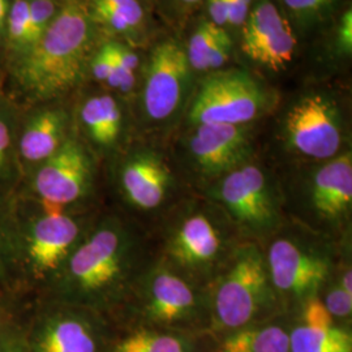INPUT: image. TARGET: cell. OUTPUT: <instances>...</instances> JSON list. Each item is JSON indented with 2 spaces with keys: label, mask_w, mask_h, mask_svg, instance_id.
Listing matches in <instances>:
<instances>
[{
  "label": "cell",
  "mask_w": 352,
  "mask_h": 352,
  "mask_svg": "<svg viewBox=\"0 0 352 352\" xmlns=\"http://www.w3.org/2000/svg\"><path fill=\"white\" fill-rule=\"evenodd\" d=\"M154 257L155 245L144 225L113 206H103L41 298L88 308L115 324L136 280Z\"/></svg>",
  "instance_id": "cell-1"
},
{
  "label": "cell",
  "mask_w": 352,
  "mask_h": 352,
  "mask_svg": "<svg viewBox=\"0 0 352 352\" xmlns=\"http://www.w3.org/2000/svg\"><path fill=\"white\" fill-rule=\"evenodd\" d=\"M162 221L157 257L205 289L244 241L226 214L199 193L186 195Z\"/></svg>",
  "instance_id": "cell-2"
},
{
  "label": "cell",
  "mask_w": 352,
  "mask_h": 352,
  "mask_svg": "<svg viewBox=\"0 0 352 352\" xmlns=\"http://www.w3.org/2000/svg\"><path fill=\"white\" fill-rule=\"evenodd\" d=\"M91 38L88 8L77 0L68 1L43 37L17 56L13 77L28 104L60 101L80 84Z\"/></svg>",
  "instance_id": "cell-3"
},
{
  "label": "cell",
  "mask_w": 352,
  "mask_h": 352,
  "mask_svg": "<svg viewBox=\"0 0 352 352\" xmlns=\"http://www.w3.org/2000/svg\"><path fill=\"white\" fill-rule=\"evenodd\" d=\"M17 251L12 298L19 304L43 296L84 239L102 208L50 213L14 195Z\"/></svg>",
  "instance_id": "cell-4"
},
{
  "label": "cell",
  "mask_w": 352,
  "mask_h": 352,
  "mask_svg": "<svg viewBox=\"0 0 352 352\" xmlns=\"http://www.w3.org/2000/svg\"><path fill=\"white\" fill-rule=\"evenodd\" d=\"M209 291L192 283L157 254L142 272L115 325L209 334Z\"/></svg>",
  "instance_id": "cell-5"
},
{
  "label": "cell",
  "mask_w": 352,
  "mask_h": 352,
  "mask_svg": "<svg viewBox=\"0 0 352 352\" xmlns=\"http://www.w3.org/2000/svg\"><path fill=\"white\" fill-rule=\"evenodd\" d=\"M208 291L210 336L221 337L287 314L269 276L264 248L256 241L240 243Z\"/></svg>",
  "instance_id": "cell-6"
},
{
  "label": "cell",
  "mask_w": 352,
  "mask_h": 352,
  "mask_svg": "<svg viewBox=\"0 0 352 352\" xmlns=\"http://www.w3.org/2000/svg\"><path fill=\"white\" fill-rule=\"evenodd\" d=\"M346 244L291 221L263 244L269 276L285 312L294 314L320 295L334 274Z\"/></svg>",
  "instance_id": "cell-7"
},
{
  "label": "cell",
  "mask_w": 352,
  "mask_h": 352,
  "mask_svg": "<svg viewBox=\"0 0 352 352\" xmlns=\"http://www.w3.org/2000/svg\"><path fill=\"white\" fill-rule=\"evenodd\" d=\"M101 162L74 133L63 146L23 177L14 195L50 213L87 212L102 201Z\"/></svg>",
  "instance_id": "cell-8"
},
{
  "label": "cell",
  "mask_w": 352,
  "mask_h": 352,
  "mask_svg": "<svg viewBox=\"0 0 352 352\" xmlns=\"http://www.w3.org/2000/svg\"><path fill=\"white\" fill-rule=\"evenodd\" d=\"M287 218L337 243L351 234L352 154L317 162L311 170L282 186Z\"/></svg>",
  "instance_id": "cell-9"
},
{
  "label": "cell",
  "mask_w": 352,
  "mask_h": 352,
  "mask_svg": "<svg viewBox=\"0 0 352 352\" xmlns=\"http://www.w3.org/2000/svg\"><path fill=\"white\" fill-rule=\"evenodd\" d=\"M215 204L244 240L264 244L289 221L282 184L253 160L197 190Z\"/></svg>",
  "instance_id": "cell-10"
},
{
  "label": "cell",
  "mask_w": 352,
  "mask_h": 352,
  "mask_svg": "<svg viewBox=\"0 0 352 352\" xmlns=\"http://www.w3.org/2000/svg\"><path fill=\"white\" fill-rule=\"evenodd\" d=\"M30 352H111L119 329L88 308L38 298L17 308Z\"/></svg>",
  "instance_id": "cell-11"
},
{
  "label": "cell",
  "mask_w": 352,
  "mask_h": 352,
  "mask_svg": "<svg viewBox=\"0 0 352 352\" xmlns=\"http://www.w3.org/2000/svg\"><path fill=\"white\" fill-rule=\"evenodd\" d=\"M106 168L104 190L111 195L113 208L139 222L146 217L164 218L186 196L160 151L140 148L118 154Z\"/></svg>",
  "instance_id": "cell-12"
},
{
  "label": "cell",
  "mask_w": 352,
  "mask_h": 352,
  "mask_svg": "<svg viewBox=\"0 0 352 352\" xmlns=\"http://www.w3.org/2000/svg\"><path fill=\"white\" fill-rule=\"evenodd\" d=\"M270 102L263 85L243 69L206 76L196 90L188 111L189 126H247L264 115Z\"/></svg>",
  "instance_id": "cell-13"
},
{
  "label": "cell",
  "mask_w": 352,
  "mask_h": 352,
  "mask_svg": "<svg viewBox=\"0 0 352 352\" xmlns=\"http://www.w3.org/2000/svg\"><path fill=\"white\" fill-rule=\"evenodd\" d=\"M186 153L197 192L240 164L253 160L252 126H192V132L186 139Z\"/></svg>",
  "instance_id": "cell-14"
},
{
  "label": "cell",
  "mask_w": 352,
  "mask_h": 352,
  "mask_svg": "<svg viewBox=\"0 0 352 352\" xmlns=\"http://www.w3.org/2000/svg\"><path fill=\"white\" fill-rule=\"evenodd\" d=\"M283 124L289 149L305 160L324 162L344 151L340 109L327 96L302 97L291 106Z\"/></svg>",
  "instance_id": "cell-15"
},
{
  "label": "cell",
  "mask_w": 352,
  "mask_h": 352,
  "mask_svg": "<svg viewBox=\"0 0 352 352\" xmlns=\"http://www.w3.org/2000/svg\"><path fill=\"white\" fill-rule=\"evenodd\" d=\"M190 65L186 50L174 41L160 43L146 68L142 89V113L155 126L173 122L188 98Z\"/></svg>",
  "instance_id": "cell-16"
},
{
  "label": "cell",
  "mask_w": 352,
  "mask_h": 352,
  "mask_svg": "<svg viewBox=\"0 0 352 352\" xmlns=\"http://www.w3.org/2000/svg\"><path fill=\"white\" fill-rule=\"evenodd\" d=\"M74 133V113L62 102H39L21 107L17 158L23 177L47 161Z\"/></svg>",
  "instance_id": "cell-17"
},
{
  "label": "cell",
  "mask_w": 352,
  "mask_h": 352,
  "mask_svg": "<svg viewBox=\"0 0 352 352\" xmlns=\"http://www.w3.org/2000/svg\"><path fill=\"white\" fill-rule=\"evenodd\" d=\"M243 25L241 47L253 62L273 71L291 63L298 41L289 21L272 1L261 0Z\"/></svg>",
  "instance_id": "cell-18"
},
{
  "label": "cell",
  "mask_w": 352,
  "mask_h": 352,
  "mask_svg": "<svg viewBox=\"0 0 352 352\" xmlns=\"http://www.w3.org/2000/svg\"><path fill=\"white\" fill-rule=\"evenodd\" d=\"M76 135L98 161L110 162L120 154L126 131L122 103L111 94H93L78 104L74 113Z\"/></svg>",
  "instance_id": "cell-19"
},
{
  "label": "cell",
  "mask_w": 352,
  "mask_h": 352,
  "mask_svg": "<svg viewBox=\"0 0 352 352\" xmlns=\"http://www.w3.org/2000/svg\"><path fill=\"white\" fill-rule=\"evenodd\" d=\"M291 315L289 352H352L350 329L330 317L318 296Z\"/></svg>",
  "instance_id": "cell-20"
},
{
  "label": "cell",
  "mask_w": 352,
  "mask_h": 352,
  "mask_svg": "<svg viewBox=\"0 0 352 352\" xmlns=\"http://www.w3.org/2000/svg\"><path fill=\"white\" fill-rule=\"evenodd\" d=\"M291 314L221 336L212 352H289Z\"/></svg>",
  "instance_id": "cell-21"
},
{
  "label": "cell",
  "mask_w": 352,
  "mask_h": 352,
  "mask_svg": "<svg viewBox=\"0 0 352 352\" xmlns=\"http://www.w3.org/2000/svg\"><path fill=\"white\" fill-rule=\"evenodd\" d=\"M204 334L136 327L119 331L111 352H202Z\"/></svg>",
  "instance_id": "cell-22"
},
{
  "label": "cell",
  "mask_w": 352,
  "mask_h": 352,
  "mask_svg": "<svg viewBox=\"0 0 352 352\" xmlns=\"http://www.w3.org/2000/svg\"><path fill=\"white\" fill-rule=\"evenodd\" d=\"M21 106L0 94V193H14L23 174L17 158V128Z\"/></svg>",
  "instance_id": "cell-23"
},
{
  "label": "cell",
  "mask_w": 352,
  "mask_h": 352,
  "mask_svg": "<svg viewBox=\"0 0 352 352\" xmlns=\"http://www.w3.org/2000/svg\"><path fill=\"white\" fill-rule=\"evenodd\" d=\"M17 227L14 193H0V298L13 299Z\"/></svg>",
  "instance_id": "cell-24"
},
{
  "label": "cell",
  "mask_w": 352,
  "mask_h": 352,
  "mask_svg": "<svg viewBox=\"0 0 352 352\" xmlns=\"http://www.w3.org/2000/svg\"><path fill=\"white\" fill-rule=\"evenodd\" d=\"M90 19L118 34L131 36L144 23V11L138 0H90Z\"/></svg>",
  "instance_id": "cell-25"
},
{
  "label": "cell",
  "mask_w": 352,
  "mask_h": 352,
  "mask_svg": "<svg viewBox=\"0 0 352 352\" xmlns=\"http://www.w3.org/2000/svg\"><path fill=\"white\" fill-rule=\"evenodd\" d=\"M113 51V69L107 87L123 94L132 91L135 87V72L139 65V58L135 51L122 43H110Z\"/></svg>",
  "instance_id": "cell-26"
},
{
  "label": "cell",
  "mask_w": 352,
  "mask_h": 352,
  "mask_svg": "<svg viewBox=\"0 0 352 352\" xmlns=\"http://www.w3.org/2000/svg\"><path fill=\"white\" fill-rule=\"evenodd\" d=\"M221 28L222 26H217L212 21L202 23L193 33L186 50L190 68L196 71L209 69V62Z\"/></svg>",
  "instance_id": "cell-27"
},
{
  "label": "cell",
  "mask_w": 352,
  "mask_h": 352,
  "mask_svg": "<svg viewBox=\"0 0 352 352\" xmlns=\"http://www.w3.org/2000/svg\"><path fill=\"white\" fill-rule=\"evenodd\" d=\"M29 30V0H13L6 21L4 37L8 50L20 56L26 47Z\"/></svg>",
  "instance_id": "cell-28"
},
{
  "label": "cell",
  "mask_w": 352,
  "mask_h": 352,
  "mask_svg": "<svg viewBox=\"0 0 352 352\" xmlns=\"http://www.w3.org/2000/svg\"><path fill=\"white\" fill-rule=\"evenodd\" d=\"M318 298L325 307L327 314L336 322L340 324L351 320L352 294L340 287V283L334 278V274L322 287Z\"/></svg>",
  "instance_id": "cell-29"
},
{
  "label": "cell",
  "mask_w": 352,
  "mask_h": 352,
  "mask_svg": "<svg viewBox=\"0 0 352 352\" xmlns=\"http://www.w3.org/2000/svg\"><path fill=\"white\" fill-rule=\"evenodd\" d=\"M58 12L55 0H29V30L25 51L43 37Z\"/></svg>",
  "instance_id": "cell-30"
},
{
  "label": "cell",
  "mask_w": 352,
  "mask_h": 352,
  "mask_svg": "<svg viewBox=\"0 0 352 352\" xmlns=\"http://www.w3.org/2000/svg\"><path fill=\"white\" fill-rule=\"evenodd\" d=\"M17 308L1 329L0 352H30L26 346L21 327L17 322Z\"/></svg>",
  "instance_id": "cell-31"
},
{
  "label": "cell",
  "mask_w": 352,
  "mask_h": 352,
  "mask_svg": "<svg viewBox=\"0 0 352 352\" xmlns=\"http://www.w3.org/2000/svg\"><path fill=\"white\" fill-rule=\"evenodd\" d=\"M90 67H91V74L94 76V78L107 85L110 77L113 75V51H111L110 43L104 45L96 54V56L91 59Z\"/></svg>",
  "instance_id": "cell-32"
},
{
  "label": "cell",
  "mask_w": 352,
  "mask_h": 352,
  "mask_svg": "<svg viewBox=\"0 0 352 352\" xmlns=\"http://www.w3.org/2000/svg\"><path fill=\"white\" fill-rule=\"evenodd\" d=\"M231 47H232V41L228 36L226 30L223 28L219 29L217 42L214 46L213 54L209 62V69H217L226 63L231 54Z\"/></svg>",
  "instance_id": "cell-33"
},
{
  "label": "cell",
  "mask_w": 352,
  "mask_h": 352,
  "mask_svg": "<svg viewBox=\"0 0 352 352\" xmlns=\"http://www.w3.org/2000/svg\"><path fill=\"white\" fill-rule=\"evenodd\" d=\"M292 12L315 14L327 8L334 0H283Z\"/></svg>",
  "instance_id": "cell-34"
},
{
  "label": "cell",
  "mask_w": 352,
  "mask_h": 352,
  "mask_svg": "<svg viewBox=\"0 0 352 352\" xmlns=\"http://www.w3.org/2000/svg\"><path fill=\"white\" fill-rule=\"evenodd\" d=\"M252 0H228V25H243L251 12Z\"/></svg>",
  "instance_id": "cell-35"
},
{
  "label": "cell",
  "mask_w": 352,
  "mask_h": 352,
  "mask_svg": "<svg viewBox=\"0 0 352 352\" xmlns=\"http://www.w3.org/2000/svg\"><path fill=\"white\" fill-rule=\"evenodd\" d=\"M208 11L213 24L222 28L226 25L228 17V0H209Z\"/></svg>",
  "instance_id": "cell-36"
},
{
  "label": "cell",
  "mask_w": 352,
  "mask_h": 352,
  "mask_svg": "<svg viewBox=\"0 0 352 352\" xmlns=\"http://www.w3.org/2000/svg\"><path fill=\"white\" fill-rule=\"evenodd\" d=\"M340 43L346 52H351L352 49V12L347 11L343 14L340 26Z\"/></svg>",
  "instance_id": "cell-37"
},
{
  "label": "cell",
  "mask_w": 352,
  "mask_h": 352,
  "mask_svg": "<svg viewBox=\"0 0 352 352\" xmlns=\"http://www.w3.org/2000/svg\"><path fill=\"white\" fill-rule=\"evenodd\" d=\"M19 304L11 298H0V333L4 324L8 321V318L13 315Z\"/></svg>",
  "instance_id": "cell-38"
},
{
  "label": "cell",
  "mask_w": 352,
  "mask_h": 352,
  "mask_svg": "<svg viewBox=\"0 0 352 352\" xmlns=\"http://www.w3.org/2000/svg\"><path fill=\"white\" fill-rule=\"evenodd\" d=\"M10 0H0V38L4 37V29H6V21L10 11Z\"/></svg>",
  "instance_id": "cell-39"
},
{
  "label": "cell",
  "mask_w": 352,
  "mask_h": 352,
  "mask_svg": "<svg viewBox=\"0 0 352 352\" xmlns=\"http://www.w3.org/2000/svg\"><path fill=\"white\" fill-rule=\"evenodd\" d=\"M182 1L186 4H195V3H199L200 0H182Z\"/></svg>",
  "instance_id": "cell-40"
}]
</instances>
